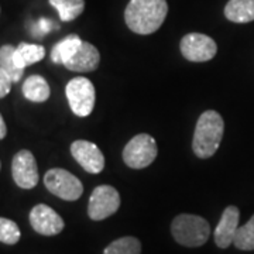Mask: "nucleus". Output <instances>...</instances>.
I'll use <instances>...</instances> for the list:
<instances>
[{"label":"nucleus","mask_w":254,"mask_h":254,"mask_svg":"<svg viewBox=\"0 0 254 254\" xmlns=\"http://www.w3.org/2000/svg\"><path fill=\"white\" fill-rule=\"evenodd\" d=\"M167 14V0H130L125 10V21L133 33L148 36L163 26Z\"/></svg>","instance_id":"nucleus-1"},{"label":"nucleus","mask_w":254,"mask_h":254,"mask_svg":"<svg viewBox=\"0 0 254 254\" xmlns=\"http://www.w3.org/2000/svg\"><path fill=\"white\" fill-rule=\"evenodd\" d=\"M225 133V122L216 110L203 112L196 122L192 150L199 158H210L218 151Z\"/></svg>","instance_id":"nucleus-2"},{"label":"nucleus","mask_w":254,"mask_h":254,"mask_svg":"<svg viewBox=\"0 0 254 254\" xmlns=\"http://www.w3.org/2000/svg\"><path fill=\"white\" fill-rule=\"evenodd\" d=\"M171 233L177 243L185 247H200L208 242L210 226L208 220L196 215L182 213L171 223Z\"/></svg>","instance_id":"nucleus-3"},{"label":"nucleus","mask_w":254,"mask_h":254,"mask_svg":"<svg viewBox=\"0 0 254 254\" xmlns=\"http://www.w3.org/2000/svg\"><path fill=\"white\" fill-rule=\"evenodd\" d=\"M158 154V147L154 137L140 133L134 136L123 150V161L133 170H141L153 164Z\"/></svg>","instance_id":"nucleus-4"},{"label":"nucleus","mask_w":254,"mask_h":254,"mask_svg":"<svg viewBox=\"0 0 254 254\" xmlns=\"http://www.w3.org/2000/svg\"><path fill=\"white\" fill-rule=\"evenodd\" d=\"M69 108L79 118H86L95 108V86L85 76H75L65 86Z\"/></svg>","instance_id":"nucleus-5"},{"label":"nucleus","mask_w":254,"mask_h":254,"mask_svg":"<svg viewBox=\"0 0 254 254\" xmlns=\"http://www.w3.org/2000/svg\"><path fill=\"white\" fill-rule=\"evenodd\" d=\"M44 185L53 195L64 200H76L83 193L82 182L69 171L63 168H51L44 175Z\"/></svg>","instance_id":"nucleus-6"},{"label":"nucleus","mask_w":254,"mask_h":254,"mask_svg":"<svg viewBox=\"0 0 254 254\" xmlns=\"http://www.w3.org/2000/svg\"><path fill=\"white\" fill-rule=\"evenodd\" d=\"M120 206L118 190L110 185H99L92 192L88 203V215L92 220H103L115 215Z\"/></svg>","instance_id":"nucleus-7"},{"label":"nucleus","mask_w":254,"mask_h":254,"mask_svg":"<svg viewBox=\"0 0 254 254\" xmlns=\"http://www.w3.org/2000/svg\"><path fill=\"white\" fill-rule=\"evenodd\" d=\"M180 48L184 58L190 63H206L218 53L215 40L200 33H190L182 37Z\"/></svg>","instance_id":"nucleus-8"},{"label":"nucleus","mask_w":254,"mask_h":254,"mask_svg":"<svg viewBox=\"0 0 254 254\" xmlns=\"http://www.w3.org/2000/svg\"><path fill=\"white\" fill-rule=\"evenodd\" d=\"M11 175L17 187L31 190L38 184V168L36 157L28 150H20L11 161Z\"/></svg>","instance_id":"nucleus-9"},{"label":"nucleus","mask_w":254,"mask_h":254,"mask_svg":"<svg viewBox=\"0 0 254 254\" xmlns=\"http://www.w3.org/2000/svg\"><path fill=\"white\" fill-rule=\"evenodd\" d=\"M71 154L75 161L89 174H99L105 168V157L99 147L88 140H76L71 144Z\"/></svg>","instance_id":"nucleus-10"},{"label":"nucleus","mask_w":254,"mask_h":254,"mask_svg":"<svg viewBox=\"0 0 254 254\" xmlns=\"http://www.w3.org/2000/svg\"><path fill=\"white\" fill-rule=\"evenodd\" d=\"M30 225L37 233L43 236H55L64 230L63 218L55 212L54 209L47 206L44 203L36 205L30 212Z\"/></svg>","instance_id":"nucleus-11"},{"label":"nucleus","mask_w":254,"mask_h":254,"mask_svg":"<svg viewBox=\"0 0 254 254\" xmlns=\"http://www.w3.org/2000/svg\"><path fill=\"white\" fill-rule=\"evenodd\" d=\"M239 219H240V210L236 206H227L222 218L219 220L218 226L215 229V243L220 249H227L233 245V240L236 236L239 229Z\"/></svg>","instance_id":"nucleus-12"},{"label":"nucleus","mask_w":254,"mask_h":254,"mask_svg":"<svg viewBox=\"0 0 254 254\" xmlns=\"http://www.w3.org/2000/svg\"><path fill=\"white\" fill-rule=\"evenodd\" d=\"M99 63L100 54L98 48L91 43L83 41L79 50L76 51V54L64 65L66 69H69L72 72H92V71L98 69Z\"/></svg>","instance_id":"nucleus-13"},{"label":"nucleus","mask_w":254,"mask_h":254,"mask_svg":"<svg viewBox=\"0 0 254 254\" xmlns=\"http://www.w3.org/2000/svg\"><path fill=\"white\" fill-rule=\"evenodd\" d=\"M225 16L237 24L254 21V0H229L225 6Z\"/></svg>","instance_id":"nucleus-14"},{"label":"nucleus","mask_w":254,"mask_h":254,"mask_svg":"<svg viewBox=\"0 0 254 254\" xmlns=\"http://www.w3.org/2000/svg\"><path fill=\"white\" fill-rule=\"evenodd\" d=\"M21 92L26 99L36 102V103H43L48 100L50 93H51L48 82L41 75H30L27 79L23 82Z\"/></svg>","instance_id":"nucleus-15"},{"label":"nucleus","mask_w":254,"mask_h":254,"mask_svg":"<svg viewBox=\"0 0 254 254\" xmlns=\"http://www.w3.org/2000/svg\"><path fill=\"white\" fill-rule=\"evenodd\" d=\"M81 37L76 34H69L61 41H58L53 50H51V61L54 64H66L73 55L76 54V51L82 46Z\"/></svg>","instance_id":"nucleus-16"},{"label":"nucleus","mask_w":254,"mask_h":254,"mask_svg":"<svg viewBox=\"0 0 254 254\" xmlns=\"http://www.w3.org/2000/svg\"><path fill=\"white\" fill-rule=\"evenodd\" d=\"M14 61L18 68L26 69V66L41 61L46 57V50L43 46L38 44H28V43H20L14 50Z\"/></svg>","instance_id":"nucleus-17"},{"label":"nucleus","mask_w":254,"mask_h":254,"mask_svg":"<svg viewBox=\"0 0 254 254\" xmlns=\"http://www.w3.org/2000/svg\"><path fill=\"white\" fill-rule=\"evenodd\" d=\"M50 4L58 11L61 21H72L85 10V0H50Z\"/></svg>","instance_id":"nucleus-18"},{"label":"nucleus","mask_w":254,"mask_h":254,"mask_svg":"<svg viewBox=\"0 0 254 254\" xmlns=\"http://www.w3.org/2000/svg\"><path fill=\"white\" fill-rule=\"evenodd\" d=\"M14 47L10 44H4L0 47V68L3 71L9 73V76L13 79V82H18L23 78L24 69L18 68L17 64L14 61Z\"/></svg>","instance_id":"nucleus-19"},{"label":"nucleus","mask_w":254,"mask_h":254,"mask_svg":"<svg viewBox=\"0 0 254 254\" xmlns=\"http://www.w3.org/2000/svg\"><path fill=\"white\" fill-rule=\"evenodd\" d=\"M103 254H141V243L133 236L120 237L112 242L105 249Z\"/></svg>","instance_id":"nucleus-20"},{"label":"nucleus","mask_w":254,"mask_h":254,"mask_svg":"<svg viewBox=\"0 0 254 254\" xmlns=\"http://www.w3.org/2000/svg\"><path fill=\"white\" fill-rule=\"evenodd\" d=\"M233 245L239 250H246V252L254 250V215L246 225L237 229Z\"/></svg>","instance_id":"nucleus-21"},{"label":"nucleus","mask_w":254,"mask_h":254,"mask_svg":"<svg viewBox=\"0 0 254 254\" xmlns=\"http://www.w3.org/2000/svg\"><path fill=\"white\" fill-rule=\"evenodd\" d=\"M20 229L17 223L6 218H0V243L16 245L20 240Z\"/></svg>","instance_id":"nucleus-22"},{"label":"nucleus","mask_w":254,"mask_h":254,"mask_svg":"<svg viewBox=\"0 0 254 254\" xmlns=\"http://www.w3.org/2000/svg\"><path fill=\"white\" fill-rule=\"evenodd\" d=\"M11 85H13V79L10 78L9 73L0 68V99L9 95V92L11 91Z\"/></svg>","instance_id":"nucleus-23"},{"label":"nucleus","mask_w":254,"mask_h":254,"mask_svg":"<svg viewBox=\"0 0 254 254\" xmlns=\"http://www.w3.org/2000/svg\"><path fill=\"white\" fill-rule=\"evenodd\" d=\"M7 134V127H6V123H4V119L0 113V140H3Z\"/></svg>","instance_id":"nucleus-24"},{"label":"nucleus","mask_w":254,"mask_h":254,"mask_svg":"<svg viewBox=\"0 0 254 254\" xmlns=\"http://www.w3.org/2000/svg\"><path fill=\"white\" fill-rule=\"evenodd\" d=\"M0 168H1V163H0Z\"/></svg>","instance_id":"nucleus-25"}]
</instances>
